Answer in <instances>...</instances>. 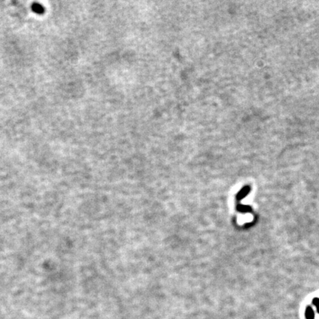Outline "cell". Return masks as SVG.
<instances>
[{
	"label": "cell",
	"mask_w": 319,
	"mask_h": 319,
	"mask_svg": "<svg viewBox=\"0 0 319 319\" xmlns=\"http://www.w3.org/2000/svg\"><path fill=\"white\" fill-rule=\"evenodd\" d=\"M305 316L307 318V319H314L315 317V313L314 311L312 310V308L311 307H307L305 311Z\"/></svg>",
	"instance_id": "1"
},
{
	"label": "cell",
	"mask_w": 319,
	"mask_h": 319,
	"mask_svg": "<svg viewBox=\"0 0 319 319\" xmlns=\"http://www.w3.org/2000/svg\"><path fill=\"white\" fill-rule=\"evenodd\" d=\"M249 192H250V187H248V186L244 187V188H243L242 190L239 193V194H238V199H239V200H240V199H242V198H244Z\"/></svg>",
	"instance_id": "2"
},
{
	"label": "cell",
	"mask_w": 319,
	"mask_h": 319,
	"mask_svg": "<svg viewBox=\"0 0 319 319\" xmlns=\"http://www.w3.org/2000/svg\"><path fill=\"white\" fill-rule=\"evenodd\" d=\"M238 209H239L240 211H242V212H247V211L250 210V206H247V205H239Z\"/></svg>",
	"instance_id": "3"
},
{
	"label": "cell",
	"mask_w": 319,
	"mask_h": 319,
	"mask_svg": "<svg viewBox=\"0 0 319 319\" xmlns=\"http://www.w3.org/2000/svg\"><path fill=\"white\" fill-rule=\"evenodd\" d=\"M312 304H313L316 307H319V298H316L312 300Z\"/></svg>",
	"instance_id": "4"
},
{
	"label": "cell",
	"mask_w": 319,
	"mask_h": 319,
	"mask_svg": "<svg viewBox=\"0 0 319 319\" xmlns=\"http://www.w3.org/2000/svg\"><path fill=\"white\" fill-rule=\"evenodd\" d=\"M316 308H317V311H318V313H319V307H316Z\"/></svg>",
	"instance_id": "5"
}]
</instances>
